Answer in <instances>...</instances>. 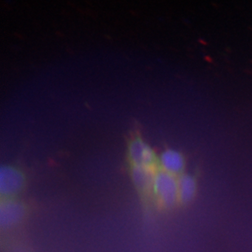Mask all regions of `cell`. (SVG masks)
I'll use <instances>...</instances> for the list:
<instances>
[{
	"mask_svg": "<svg viewBox=\"0 0 252 252\" xmlns=\"http://www.w3.org/2000/svg\"><path fill=\"white\" fill-rule=\"evenodd\" d=\"M152 191L162 205H175L179 201L178 177L163 170L157 171Z\"/></svg>",
	"mask_w": 252,
	"mask_h": 252,
	"instance_id": "6da1fadb",
	"label": "cell"
},
{
	"mask_svg": "<svg viewBox=\"0 0 252 252\" xmlns=\"http://www.w3.org/2000/svg\"><path fill=\"white\" fill-rule=\"evenodd\" d=\"M24 174L14 166H2L0 168V194L3 198H13L24 187Z\"/></svg>",
	"mask_w": 252,
	"mask_h": 252,
	"instance_id": "7a4b0ae2",
	"label": "cell"
},
{
	"mask_svg": "<svg viewBox=\"0 0 252 252\" xmlns=\"http://www.w3.org/2000/svg\"><path fill=\"white\" fill-rule=\"evenodd\" d=\"M128 155L133 166L155 167L157 158L150 146L141 139L136 138L131 142Z\"/></svg>",
	"mask_w": 252,
	"mask_h": 252,
	"instance_id": "3957f363",
	"label": "cell"
},
{
	"mask_svg": "<svg viewBox=\"0 0 252 252\" xmlns=\"http://www.w3.org/2000/svg\"><path fill=\"white\" fill-rule=\"evenodd\" d=\"M25 205L13 198H3L0 204V225L3 228L14 226L24 218Z\"/></svg>",
	"mask_w": 252,
	"mask_h": 252,
	"instance_id": "277c9868",
	"label": "cell"
},
{
	"mask_svg": "<svg viewBox=\"0 0 252 252\" xmlns=\"http://www.w3.org/2000/svg\"><path fill=\"white\" fill-rule=\"evenodd\" d=\"M154 167L133 166L132 179L135 187L142 192H149L153 189L154 178L156 175Z\"/></svg>",
	"mask_w": 252,
	"mask_h": 252,
	"instance_id": "5b68a950",
	"label": "cell"
},
{
	"mask_svg": "<svg viewBox=\"0 0 252 252\" xmlns=\"http://www.w3.org/2000/svg\"><path fill=\"white\" fill-rule=\"evenodd\" d=\"M159 164L162 170L166 172L177 175L183 171L185 167V160L181 154L173 149H167L161 154Z\"/></svg>",
	"mask_w": 252,
	"mask_h": 252,
	"instance_id": "8992f818",
	"label": "cell"
},
{
	"mask_svg": "<svg viewBox=\"0 0 252 252\" xmlns=\"http://www.w3.org/2000/svg\"><path fill=\"white\" fill-rule=\"evenodd\" d=\"M196 181L193 176L183 174L178 177L179 200L182 202H188L196 194Z\"/></svg>",
	"mask_w": 252,
	"mask_h": 252,
	"instance_id": "52a82bcc",
	"label": "cell"
}]
</instances>
